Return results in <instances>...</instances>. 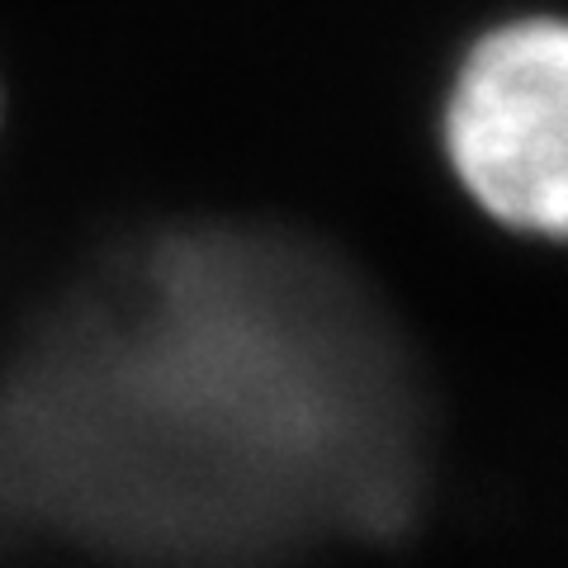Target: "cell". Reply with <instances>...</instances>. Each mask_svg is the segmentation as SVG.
Returning a JSON list of instances; mask_svg holds the SVG:
<instances>
[{
	"label": "cell",
	"mask_w": 568,
	"mask_h": 568,
	"mask_svg": "<svg viewBox=\"0 0 568 568\" xmlns=\"http://www.w3.org/2000/svg\"><path fill=\"white\" fill-rule=\"evenodd\" d=\"M413 469L417 388L388 313L284 227L129 246L0 375V503L100 540L233 549L375 526Z\"/></svg>",
	"instance_id": "6da1fadb"
},
{
	"label": "cell",
	"mask_w": 568,
	"mask_h": 568,
	"mask_svg": "<svg viewBox=\"0 0 568 568\" xmlns=\"http://www.w3.org/2000/svg\"><path fill=\"white\" fill-rule=\"evenodd\" d=\"M455 181L493 223L564 237L568 223V33L549 14L488 29L446 100Z\"/></svg>",
	"instance_id": "7a4b0ae2"
}]
</instances>
